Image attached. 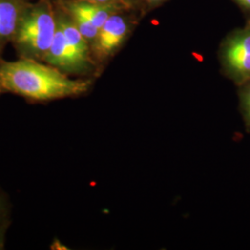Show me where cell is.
<instances>
[{"label":"cell","mask_w":250,"mask_h":250,"mask_svg":"<svg viewBox=\"0 0 250 250\" xmlns=\"http://www.w3.org/2000/svg\"><path fill=\"white\" fill-rule=\"evenodd\" d=\"M7 214V203L4 197L0 194V221L2 217H5Z\"/></svg>","instance_id":"11"},{"label":"cell","mask_w":250,"mask_h":250,"mask_svg":"<svg viewBox=\"0 0 250 250\" xmlns=\"http://www.w3.org/2000/svg\"><path fill=\"white\" fill-rule=\"evenodd\" d=\"M24 0H0V43L12 41L26 9Z\"/></svg>","instance_id":"7"},{"label":"cell","mask_w":250,"mask_h":250,"mask_svg":"<svg viewBox=\"0 0 250 250\" xmlns=\"http://www.w3.org/2000/svg\"><path fill=\"white\" fill-rule=\"evenodd\" d=\"M63 8L66 12L75 13L88 20L98 29L104 25L112 14L118 12V4H97L85 0L65 2Z\"/></svg>","instance_id":"6"},{"label":"cell","mask_w":250,"mask_h":250,"mask_svg":"<svg viewBox=\"0 0 250 250\" xmlns=\"http://www.w3.org/2000/svg\"><path fill=\"white\" fill-rule=\"evenodd\" d=\"M90 80L72 79L48 64L22 59L0 62V92H9L34 101L79 97L89 91Z\"/></svg>","instance_id":"1"},{"label":"cell","mask_w":250,"mask_h":250,"mask_svg":"<svg viewBox=\"0 0 250 250\" xmlns=\"http://www.w3.org/2000/svg\"><path fill=\"white\" fill-rule=\"evenodd\" d=\"M238 3L242 9H245L248 13H250V0H234Z\"/></svg>","instance_id":"12"},{"label":"cell","mask_w":250,"mask_h":250,"mask_svg":"<svg viewBox=\"0 0 250 250\" xmlns=\"http://www.w3.org/2000/svg\"><path fill=\"white\" fill-rule=\"evenodd\" d=\"M220 57L224 73L235 84L250 80V21L224 40Z\"/></svg>","instance_id":"3"},{"label":"cell","mask_w":250,"mask_h":250,"mask_svg":"<svg viewBox=\"0 0 250 250\" xmlns=\"http://www.w3.org/2000/svg\"><path fill=\"white\" fill-rule=\"evenodd\" d=\"M44 62L53 66L64 73L87 72L93 63L91 60L81 56L76 49L68 43L59 22L53 42L45 55Z\"/></svg>","instance_id":"4"},{"label":"cell","mask_w":250,"mask_h":250,"mask_svg":"<svg viewBox=\"0 0 250 250\" xmlns=\"http://www.w3.org/2000/svg\"><path fill=\"white\" fill-rule=\"evenodd\" d=\"M2 45H3V44H1V43H0V52H1V48H2Z\"/></svg>","instance_id":"14"},{"label":"cell","mask_w":250,"mask_h":250,"mask_svg":"<svg viewBox=\"0 0 250 250\" xmlns=\"http://www.w3.org/2000/svg\"><path fill=\"white\" fill-rule=\"evenodd\" d=\"M85 1L97 3V4H118V2L121 0H85Z\"/></svg>","instance_id":"13"},{"label":"cell","mask_w":250,"mask_h":250,"mask_svg":"<svg viewBox=\"0 0 250 250\" xmlns=\"http://www.w3.org/2000/svg\"><path fill=\"white\" fill-rule=\"evenodd\" d=\"M6 232H7V224L5 223L0 225V250H3L5 247Z\"/></svg>","instance_id":"10"},{"label":"cell","mask_w":250,"mask_h":250,"mask_svg":"<svg viewBox=\"0 0 250 250\" xmlns=\"http://www.w3.org/2000/svg\"><path fill=\"white\" fill-rule=\"evenodd\" d=\"M238 97L245 128L248 133H250V80L238 85Z\"/></svg>","instance_id":"8"},{"label":"cell","mask_w":250,"mask_h":250,"mask_svg":"<svg viewBox=\"0 0 250 250\" xmlns=\"http://www.w3.org/2000/svg\"><path fill=\"white\" fill-rule=\"evenodd\" d=\"M66 13L70 16L72 22L75 24V26L77 27V29L80 31L83 36L88 41V43L93 44L99 34V29L93 23H91L88 20L82 17L78 14L69 13V12H66Z\"/></svg>","instance_id":"9"},{"label":"cell","mask_w":250,"mask_h":250,"mask_svg":"<svg viewBox=\"0 0 250 250\" xmlns=\"http://www.w3.org/2000/svg\"><path fill=\"white\" fill-rule=\"evenodd\" d=\"M57 26V13L48 0L28 4L12 39L21 58L44 62Z\"/></svg>","instance_id":"2"},{"label":"cell","mask_w":250,"mask_h":250,"mask_svg":"<svg viewBox=\"0 0 250 250\" xmlns=\"http://www.w3.org/2000/svg\"><path fill=\"white\" fill-rule=\"evenodd\" d=\"M150 1H159V0H150Z\"/></svg>","instance_id":"15"},{"label":"cell","mask_w":250,"mask_h":250,"mask_svg":"<svg viewBox=\"0 0 250 250\" xmlns=\"http://www.w3.org/2000/svg\"><path fill=\"white\" fill-rule=\"evenodd\" d=\"M128 31L127 21L118 12L112 14L99 29L98 36L92 44L95 58L99 62H104L111 57L124 43Z\"/></svg>","instance_id":"5"}]
</instances>
